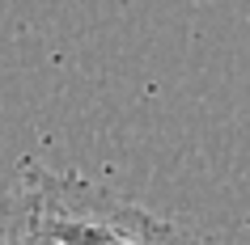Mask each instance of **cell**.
Returning <instances> with one entry per match:
<instances>
[{"label":"cell","mask_w":250,"mask_h":245,"mask_svg":"<svg viewBox=\"0 0 250 245\" xmlns=\"http://www.w3.org/2000/svg\"><path fill=\"white\" fill-rule=\"evenodd\" d=\"M47 224L64 245H204L178 224L153 216L148 207L123 199L77 173H51L34 165Z\"/></svg>","instance_id":"obj_1"},{"label":"cell","mask_w":250,"mask_h":245,"mask_svg":"<svg viewBox=\"0 0 250 245\" xmlns=\"http://www.w3.org/2000/svg\"><path fill=\"white\" fill-rule=\"evenodd\" d=\"M0 245H64L47 224L34 165H26L21 178L0 194Z\"/></svg>","instance_id":"obj_2"}]
</instances>
